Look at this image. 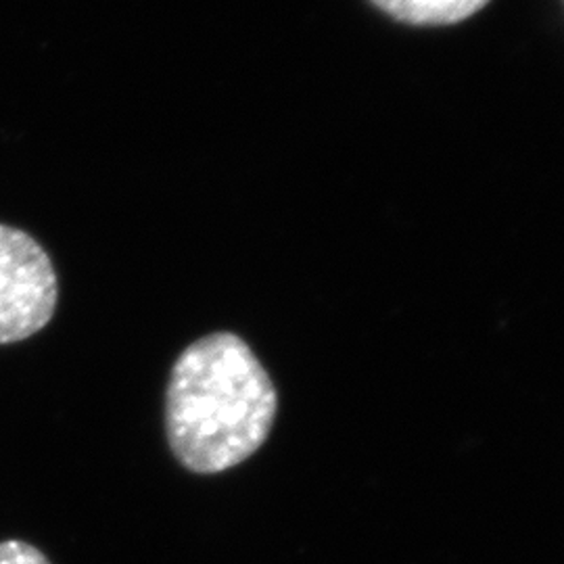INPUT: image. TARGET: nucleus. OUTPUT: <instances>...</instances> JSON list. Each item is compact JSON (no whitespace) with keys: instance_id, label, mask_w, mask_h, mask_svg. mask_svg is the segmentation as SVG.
<instances>
[{"instance_id":"f257e3e1","label":"nucleus","mask_w":564,"mask_h":564,"mask_svg":"<svg viewBox=\"0 0 564 564\" xmlns=\"http://www.w3.org/2000/svg\"><path fill=\"white\" fill-rule=\"evenodd\" d=\"M276 387L241 337L214 333L191 343L165 393V431L178 463L218 475L251 458L276 419Z\"/></svg>"},{"instance_id":"f03ea898","label":"nucleus","mask_w":564,"mask_h":564,"mask_svg":"<svg viewBox=\"0 0 564 564\" xmlns=\"http://www.w3.org/2000/svg\"><path fill=\"white\" fill-rule=\"evenodd\" d=\"M57 300V272L41 242L0 224V345L41 333L53 321Z\"/></svg>"},{"instance_id":"7ed1b4c3","label":"nucleus","mask_w":564,"mask_h":564,"mask_svg":"<svg viewBox=\"0 0 564 564\" xmlns=\"http://www.w3.org/2000/svg\"><path fill=\"white\" fill-rule=\"evenodd\" d=\"M384 13L412 25H449L475 15L489 0H372Z\"/></svg>"},{"instance_id":"20e7f679","label":"nucleus","mask_w":564,"mask_h":564,"mask_svg":"<svg viewBox=\"0 0 564 564\" xmlns=\"http://www.w3.org/2000/svg\"><path fill=\"white\" fill-rule=\"evenodd\" d=\"M0 564H51L39 547L25 542H2Z\"/></svg>"}]
</instances>
